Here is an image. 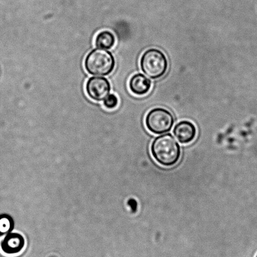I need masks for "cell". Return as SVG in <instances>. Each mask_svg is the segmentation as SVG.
<instances>
[{"label": "cell", "mask_w": 257, "mask_h": 257, "mask_svg": "<svg viewBox=\"0 0 257 257\" xmlns=\"http://www.w3.org/2000/svg\"><path fill=\"white\" fill-rule=\"evenodd\" d=\"M115 42V36L109 30H104L99 32L95 37V46L100 49H110L114 46Z\"/></svg>", "instance_id": "obj_9"}, {"label": "cell", "mask_w": 257, "mask_h": 257, "mask_svg": "<svg viewBox=\"0 0 257 257\" xmlns=\"http://www.w3.org/2000/svg\"><path fill=\"white\" fill-rule=\"evenodd\" d=\"M141 70L152 79H160L167 72L168 60L163 51L151 48L143 53L140 59Z\"/></svg>", "instance_id": "obj_2"}, {"label": "cell", "mask_w": 257, "mask_h": 257, "mask_svg": "<svg viewBox=\"0 0 257 257\" xmlns=\"http://www.w3.org/2000/svg\"><path fill=\"white\" fill-rule=\"evenodd\" d=\"M118 103H119V100L116 96L114 94L108 95L104 100L105 107L108 109H114L117 107Z\"/></svg>", "instance_id": "obj_11"}, {"label": "cell", "mask_w": 257, "mask_h": 257, "mask_svg": "<svg viewBox=\"0 0 257 257\" xmlns=\"http://www.w3.org/2000/svg\"><path fill=\"white\" fill-rule=\"evenodd\" d=\"M15 227V221L8 214L0 215V236L11 233Z\"/></svg>", "instance_id": "obj_10"}, {"label": "cell", "mask_w": 257, "mask_h": 257, "mask_svg": "<svg viewBox=\"0 0 257 257\" xmlns=\"http://www.w3.org/2000/svg\"><path fill=\"white\" fill-rule=\"evenodd\" d=\"M173 133L179 142L182 144H188L195 139L196 128L190 121L183 120L176 125Z\"/></svg>", "instance_id": "obj_7"}, {"label": "cell", "mask_w": 257, "mask_h": 257, "mask_svg": "<svg viewBox=\"0 0 257 257\" xmlns=\"http://www.w3.org/2000/svg\"><path fill=\"white\" fill-rule=\"evenodd\" d=\"M25 245V240L21 234L18 233H9L0 243V248L7 255H16L22 252Z\"/></svg>", "instance_id": "obj_6"}, {"label": "cell", "mask_w": 257, "mask_h": 257, "mask_svg": "<svg viewBox=\"0 0 257 257\" xmlns=\"http://www.w3.org/2000/svg\"><path fill=\"white\" fill-rule=\"evenodd\" d=\"M175 118L172 113L163 108H155L150 111L145 118L146 128L156 135L166 133L172 129Z\"/></svg>", "instance_id": "obj_4"}, {"label": "cell", "mask_w": 257, "mask_h": 257, "mask_svg": "<svg viewBox=\"0 0 257 257\" xmlns=\"http://www.w3.org/2000/svg\"><path fill=\"white\" fill-rule=\"evenodd\" d=\"M115 61L114 56L106 49L97 48L92 50L85 57V69L90 74L104 76L114 70Z\"/></svg>", "instance_id": "obj_3"}, {"label": "cell", "mask_w": 257, "mask_h": 257, "mask_svg": "<svg viewBox=\"0 0 257 257\" xmlns=\"http://www.w3.org/2000/svg\"><path fill=\"white\" fill-rule=\"evenodd\" d=\"M255 257H257V254H256V256H255Z\"/></svg>", "instance_id": "obj_13"}, {"label": "cell", "mask_w": 257, "mask_h": 257, "mask_svg": "<svg viewBox=\"0 0 257 257\" xmlns=\"http://www.w3.org/2000/svg\"><path fill=\"white\" fill-rule=\"evenodd\" d=\"M128 205H130L131 206H133V211H135L136 206V202L134 200H131L128 201Z\"/></svg>", "instance_id": "obj_12"}, {"label": "cell", "mask_w": 257, "mask_h": 257, "mask_svg": "<svg viewBox=\"0 0 257 257\" xmlns=\"http://www.w3.org/2000/svg\"><path fill=\"white\" fill-rule=\"evenodd\" d=\"M151 153L159 164L172 167L181 157V147L170 133L161 135L154 140L151 147Z\"/></svg>", "instance_id": "obj_1"}, {"label": "cell", "mask_w": 257, "mask_h": 257, "mask_svg": "<svg viewBox=\"0 0 257 257\" xmlns=\"http://www.w3.org/2000/svg\"><path fill=\"white\" fill-rule=\"evenodd\" d=\"M110 84L106 78L103 77H92L87 80L85 90L90 98L92 100L100 102L109 95Z\"/></svg>", "instance_id": "obj_5"}, {"label": "cell", "mask_w": 257, "mask_h": 257, "mask_svg": "<svg viewBox=\"0 0 257 257\" xmlns=\"http://www.w3.org/2000/svg\"><path fill=\"white\" fill-rule=\"evenodd\" d=\"M152 82L146 75L138 73L131 77L128 88L131 92L137 96H143L150 92Z\"/></svg>", "instance_id": "obj_8"}]
</instances>
